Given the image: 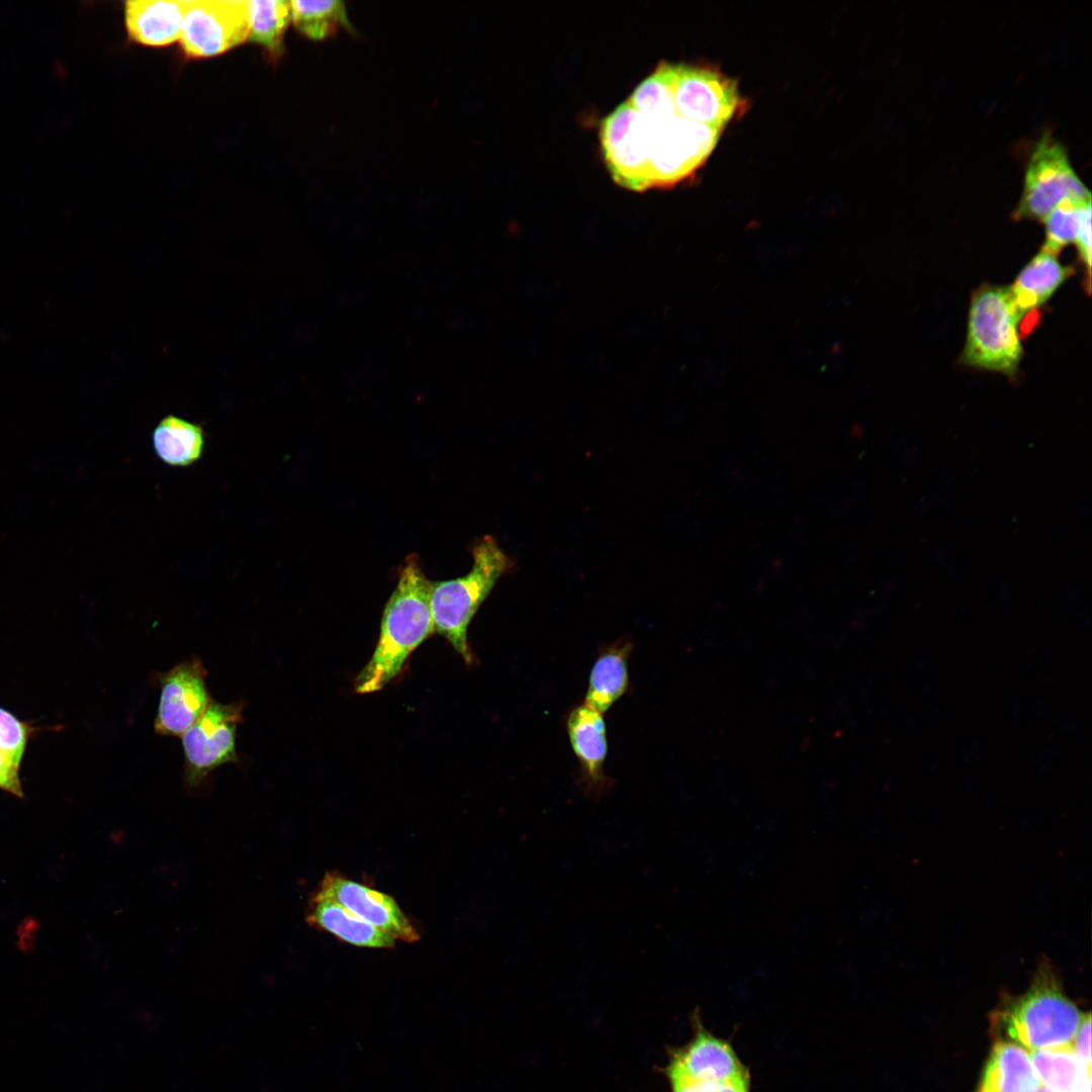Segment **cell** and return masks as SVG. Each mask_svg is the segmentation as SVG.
I'll list each match as a JSON object with an SVG mask.
<instances>
[{
    "label": "cell",
    "mask_w": 1092,
    "mask_h": 1092,
    "mask_svg": "<svg viewBox=\"0 0 1092 1092\" xmlns=\"http://www.w3.org/2000/svg\"><path fill=\"white\" fill-rule=\"evenodd\" d=\"M471 553L473 563L469 572L452 579L431 581L430 589L434 632L444 636L467 664L473 661L468 626L497 580L514 565L491 536L475 542Z\"/></svg>",
    "instance_id": "3"
},
{
    "label": "cell",
    "mask_w": 1092,
    "mask_h": 1092,
    "mask_svg": "<svg viewBox=\"0 0 1092 1092\" xmlns=\"http://www.w3.org/2000/svg\"><path fill=\"white\" fill-rule=\"evenodd\" d=\"M1082 1013L1065 995L1050 961L1037 967L1029 988L1006 997L994 1012V1027L1030 1051L1071 1045Z\"/></svg>",
    "instance_id": "2"
},
{
    "label": "cell",
    "mask_w": 1092,
    "mask_h": 1092,
    "mask_svg": "<svg viewBox=\"0 0 1092 1092\" xmlns=\"http://www.w3.org/2000/svg\"><path fill=\"white\" fill-rule=\"evenodd\" d=\"M157 456L171 466H188L196 462L204 451L203 428L182 418L169 415L155 427L152 435Z\"/></svg>",
    "instance_id": "19"
},
{
    "label": "cell",
    "mask_w": 1092,
    "mask_h": 1092,
    "mask_svg": "<svg viewBox=\"0 0 1092 1092\" xmlns=\"http://www.w3.org/2000/svg\"><path fill=\"white\" fill-rule=\"evenodd\" d=\"M671 1092H749L750 1075L734 1079L667 1078Z\"/></svg>",
    "instance_id": "25"
},
{
    "label": "cell",
    "mask_w": 1092,
    "mask_h": 1092,
    "mask_svg": "<svg viewBox=\"0 0 1092 1092\" xmlns=\"http://www.w3.org/2000/svg\"><path fill=\"white\" fill-rule=\"evenodd\" d=\"M1073 272L1060 263L1058 254L1041 248L1009 286L1020 316L1044 304Z\"/></svg>",
    "instance_id": "16"
},
{
    "label": "cell",
    "mask_w": 1092,
    "mask_h": 1092,
    "mask_svg": "<svg viewBox=\"0 0 1092 1092\" xmlns=\"http://www.w3.org/2000/svg\"><path fill=\"white\" fill-rule=\"evenodd\" d=\"M243 708L242 703L211 700L202 716L181 735L188 788L200 787L215 768L238 760L236 735Z\"/></svg>",
    "instance_id": "7"
},
{
    "label": "cell",
    "mask_w": 1092,
    "mask_h": 1092,
    "mask_svg": "<svg viewBox=\"0 0 1092 1092\" xmlns=\"http://www.w3.org/2000/svg\"><path fill=\"white\" fill-rule=\"evenodd\" d=\"M305 918L309 925L356 946L390 948L395 945V939L389 934L359 918L335 900L316 893L308 902Z\"/></svg>",
    "instance_id": "15"
},
{
    "label": "cell",
    "mask_w": 1092,
    "mask_h": 1092,
    "mask_svg": "<svg viewBox=\"0 0 1092 1092\" xmlns=\"http://www.w3.org/2000/svg\"><path fill=\"white\" fill-rule=\"evenodd\" d=\"M1020 318L1009 286L984 285L975 291L969 309L963 363L1014 375L1022 357L1017 329Z\"/></svg>",
    "instance_id": "5"
},
{
    "label": "cell",
    "mask_w": 1092,
    "mask_h": 1092,
    "mask_svg": "<svg viewBox=\"0 0 1092 1092\" xmlns=\"http://www.w3.org/2000/svg\"><path fill=\"white\" fill-rule=\"evenodd\" d=\"M1091 200L1073 169L1066 149L1051 134L1042 135L1029 158L1021 197L1013 218L1043 220L1064 199Z\"/></svg>",
    "instance_id": "6"
},
{
    "label": "cell",
    "mask_w": 1092,
    "mask_h": 1092,
    "mask_svg": "<svg viewBox=\"0 0 1092 1092\" xmlns=\"http://www.w3.org/2000/svg\"><path fill=\"white\" fill-rule=\"evenodd\" d=\"M631 650V642L624 639L603 649L590 670L583 704L603 714L626 693Z\"/></svg>",
    "instance_id": "18"
},
{
    "label": "cell",
    "mask_w": 1092,
    "mask_h": 1092,
    "mask_svg": "<svg viewBox=\"0 0 1092 1092\" xmlns=\"http://www.w3.org/2000/svg\"><path fill=\"white\" fill-rule=\"evenodd\" d=\"M431 581L417 554L405 557L395 588L387 600L374 652L356 677L355 691L383 689L402 670L410 654L434 633Z\"/></svg>",
    "instance_id": "1"
},
{
    "label": "cell",
    "mask_w": 1092,
    "mask_h": 1092,
    "mask_svg": "<svg viewBox=\"0 0 1092 1092\" xmlns=\"http://www.w3.org/2000/svg\"><path fill=\"white\" fill-rule=\"evenodd\" d=\"M0 790L15 797L24 798L19 778V767L14 765L0 750Z\"/></svg>",
    "instance_id": "27"
},
{
    "label": "cell",
    "mask_w": 1092,
    "mask_h": 1092,
    "mask_svg": "<svg viewBox=\"0 0 1092 1092\" xmlns=\"http://www.w3.org/2000/svg\"><path fill=\"white\" fill-rule=\"evenodd\" d=\"M316 894L335 900L395 940L415 942L420 939L416 927L395 900L383 892L340 874L327 873Z\"/></svg>",
    "instance_id": "11"
},
{
    "label": "cell",
    "mask_w": 1092,
    "mask_h": 1092,
    "mask_svg": "<svg viewBox=\"0 0 1092 1092\" xmlns=\"http://www.w3.org/2000/svg\"><path fill=\"white\" fill-rule=\"evenodd\" d=\"M1079 256L1090 273L1091 268V205L1083 214L1079 234L1076 240Z\"/></svg>",
    "instance_id": "28"
},
{
    "label": "cell",
    "mask_w": 1092,
    "mask_h": 1092,
    "mask_svg": "<svg viewBox=\"0 0 1092 1092\" xmlns=\"http://www.w3.org/2000/svg\"><path fill=\"white\" fill-rule=\"evenodd\" d=\"M672 92L679 116L721 131L743 105L735 81L712 68L674 65Z\"/></svg>",
    "instance_id": "9"
},
{
    "label": "cell",
    "mask_w": 1092,
    "mask_h": 1092,
    "mask_svg": "<svg viewBox=\"0 0 1092 1092\" xmlns=\"http://www.w3.org/2000/svg\"><path fill=\"white\" fill-rule=\"evenodd\" d=\"M291 21L290 1H250L249 40L277 57L283 50V36Z\"/></svg>",
    "instance_id": "22"
},
{
    "label": "cell",
    "mask_w": 1092,
    "mask_h": 1092,
    "mask_svg": "<svg viewBox=\"0 0 1092 1092\" xmlns=\"http://www.w3.org/2000/svg\"><path fill=\"white\" fill-rule=\"evenodd\" d=\"M635 113L651 187L671 186L698 170L721 134V130L684 118L676 111L645 115L635 109Z\"/></svg>",
    "instance_id": "4"
},
{
    "label": "cell",
    "mask_w": 1092,
    "mask_h": 1092,
    "mask_svg": "<svg viewBox=\"0 0 1092 1092\" xmlns=\"http://www.w3.org/2000/svg\"><path fill=\"white\" fill-rule=\"evenodd\" d=\"M1031 1092H1056V1091H1054V1090H1052V1089H1050V1088H1048V1087H1045L1043 1085H1040L1037 1089H1035V1090H1033Z\"/></svg>",
    "instance_id": "30"
},
{
    "label": "cell",
    "mask_w": 1092,
    "mask_h": 1092,
    "mask_svg": "<svg viewBox=\"0 0 1092 1092\" xmlns=\"http://www.w3.org/2000/svg\"><path fill=\"white\" fill-rule=\"evenodd\" d=\"M290 12L295 28L311 39H323L340 27L352 28L345 3L340 0H293Z\"/></svg>",
    "instance_id": "21"
},
{
    "label": "cell",
    "mask_w": 1092,
    "mask_h": 1092,
    "mask_svg": "<svg viewBox=\"0 0 1092 1092\" xmlns=\"http://www.w3.org/2000/svg\"><path fill=\"white\" fill-rule=\"evenodd\" d=\"M37 729L0 707V750L20 767L30 736Z\"/></svg>",
    "instance_id": "24"
},
{
    "label": "cell",
    "mask_w": 1092,
    "mask_h": 1092,
    "mask_svg": "<svg viewBox=\"0 0 1092 1092\" xmlns=\"http://www.w3.org/2000/svg\"><path fill=\"white\" fill-rule=\"evenodd\" d=\"M1091 200L1064 199L1042 220L1045 241L1042 249L1059 254L1065 246L1075 243L1085 209Z\"/></svg>",
    "instance_id": "23"
},
{
    "label": "cell",
    "mask_w": 1092,
    "mask_h": 1092,
    "mask_svg": "<svg viewBox=\"0 0 1092 1092\" xmlns=\"http://www.w3.org/2000/svg\"><path fill=\"white\" fill-rule=\"evenodd\" d=\"M667 1078L728 1080L749 1074L732 1045L697 1025L692 1040L670 1053Z\"/></svg>",
    "instance_id": "12"
},
{
    "label": "cell",
    "mask_w": 1092,
    "mask_h": 1092,
    "mask_svg": "<svg viewBox=\"0 0 1092 1092\" xmlns=\"http://www.w3.org/2000/svg\"><path fill=\"white\" fill-rule=\"evenodd\" d=\"M1029 1056L1040 1082L1056 1092H1081L1091 1076L1071 1045L1030 1051Z\"/></svg>",
    "instance_id": "20"
},
{
    "label": "cell",
    "mask_w": 1092,
    "mask_h": 1092,
    "mask_svg": "<svg viewBox=\"0 0 1092 1092\" xmlns=\"http://www.w3.org/2000/svg\"><path fill=\"white\" fill-rule=\"evenodd\" d=\"M1039 1086L1029 1052L1010 1041L994 1044L979 1092H1031Z\"/></svg>",
    "instance_id": "17"
},
{
    "label": "cell",
    "mask_w": 1092,
    "mask_h": 1092,
    "mask_svg": "<svg viewBox=\"0 0 1092 1092\" xmlns=\"http://www.w3.org/2000/svg\"><path fill=\"white\" fill-rule=\"evenodd\" d=\"M188 0H134L124 6L128 35L134 41L163 47L179 40Z\"/></svg>",
    "instance_id": "14"
},
{
    "label": "cell",
    "mask_w": 1092,
    "mask_h": 1092,
    "mask_svg": "<svg viewBox=\"0 0 1092 1092\" xmlns=\"http://www.w3.org/2000/svg\"><path fill=\"white\" fill-rule=\"evenodd\" d=\"M206 677L207 670L195 656L158 674L161 693L154 725L157 734L181 737L202 716L211 701Z\"/></svg>",
    "instance_id": "10"
},
{
    "label": "cell",
    "mask_w": 1092,
    "mask_h": 1092,
    "mask_svg": "<svg viewBox=\"0 0 1092 1092\" xmlns=\"http://www.w3.org/2000/svg\"><path fill=\"white\" fill-rule=\"evenodd\" d=\"M1081 1092H1091V1076L1086 1080Z\"/></svg>",
    "instance_id": "29"
},
{
    "label": "cell",
    "mask_w": 1092,
    "mask_h": 1092,
    "mask_svg": "<svg viewBox=\"0 0 1092 1092\" xmlns=\"http://www.w3.org/2000/svg\"><path fill=\"white\" fill-rule=\"evenodd\" d=\"M1071 1046L1080 1060L1091 1068V1015H1082L1079 1026L1071 1041Z\"/></svg>",
    "instance_id": "26"
},
{
    "label": "cell",
    "mask_w": 1092,
    "mask_h": 1092,
    "mask_svg": "<svg viewBox=\"0 0 1092 1092\" xmlns=\"http://www.w3.org/2000/svg\"><path fill=\"white\" fill-rule=\"evenodd\" d=\"M567 733L580 764L583 792L600 798L610 786L604 774L608 744L602 714L585 704L576 706L567 717Z\"/></svg>",
    "instance_id": "13"
},
{
    "label": "cell",
    "mask_w": 1092,
    "mask_h": 1092,
    "mask_svg": "<svg viewBox=\"0 0 1092 1092\" xmlns=\"http://www.w3.org/2000/svg\"><path fill=\"white\" fill-rule=\"evenodd\" d=\"M250 1L188 0L179 42L187 57L209 58L249 38Z\"/></svg>",
    "instance_id": "8"
}]
</instances>
